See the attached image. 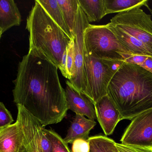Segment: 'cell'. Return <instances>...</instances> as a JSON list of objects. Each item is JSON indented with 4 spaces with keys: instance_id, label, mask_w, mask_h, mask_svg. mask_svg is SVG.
Listing matches in <instances>:
<instances>
[{
    "instance_id": "obj_1",
    "label": "cell",
    "mask_w": 152,
    "mask_h": 152,
    "mask_svg": "<svg viewBox=\"0 0 152 152\" xmlns=\"http://www.w3.org/2000/svg\"><path fill=\"white\" fill-rule=\"evenodd\" d=\"M58 70L48 60L28 53L19 62L13 81L14 102L44 127L62 121L69 110Z\"/></svg>"
},
{
    "instance_id": "obj_2",
    "label": "cell",
    "mask_w": 152,
    "mask_h": 152,
    "mask_svg": "<svg viewBox=\"0 0 152 152\" xmlns=\"http://www.w3.org/2000/svg\"><path fill=\"white\" fill-rule=\"evenodd\" d=\"M107 95L119 111L121 121L132 120L152 108V74L124 62L111 80Z\"/></svg>"
},
{
    "instance_id": "obj_3",
    "label": "cell",
    "mask_w": 152,
    "mask_h": 152,
    "mask_svg": "<svg viewBox=\"0 0 152 152\" xmlns=\"http://www.w3.org/2000/svg\"><path fill=\"white\" fill-rule=\"evenodd\" d=\"M26 29L30 34L28 53L53 63L67 78L66 58L71 39L37 0L27 18Z\"/></svg>"
},
{
    "instance_id": "obj_4",
    "label": "cell",
    "mask_w": 152,
    "mask_h": 152,
    "mask_svg": "<svg viewBox=\"0 0 152 152\" xmlns=\"http://www.w3.org/2000/svg\"><path fill=\"white\" fill-rule=\"evenodd\" d=\"M124 61L94 57L84 49V88L83 94L94 104L107 95L108 86Z\"/></svg>"
},
{
    "instance_id": "obj_5",
    "label": "cell",
    "mask_w": 152,
    "mask_h": 152,
    "mask_svg": "<svg viewBox=\"0 0 152 152\" xmlns=\"http://www.w3.org/2000/svg\"><path fill=\"white\" fill-rule=\"evenodd\" d=\"M83 40L85 51L94 57L124 61L131 55L121 45L107 24H90L84 30Z\"/></svg>"
},
{
    "instance_id": "obj_6",
    "label": "cell",
    "mask_w": 152,
    "mask_h": 152,
    "mask_svg": "<svg viewBox=\"0 0 152 152\" xmlns=\"http://www.w3.org/2000/svg\"><path fill=\"white\" fill-rule=\"evenodd\" d=\"M108 24L152 49V16L140 7L118 13Z\"/></svg>"
},
{
    "instance_id": "obj_7",
    "label": "cell",
    "mask_w": 152,
    "mask_h": 152,
    "mask_svg": "<svg viewBox=\"0 0 152 152\" xmlns=\"http://www.w3.org/2000/svg\"><path fill=\"white\" fill-rule=\"evenodd\" d=\"M90 24L86 15L79 7L74 29L75 75L71 80L66 83L72 86L75 91L83 94L84 88V54L83 33Z\"/></svg>"
},
{
    "instance_id": "obj_8",
    "label": "cell",
    "mask_w": 152,
    "mask_h": 152,
    "mask_svg": "<svg viewBox=\"0 0 152 152\" xmlns=\"http://www.w3.org/2000/svg\"><path fill=\"white\" fill-rule=\"evenodd\" d=\"M121 144L152 147V108L133 118L121 138Z\"/></svg>"
},
{
    "instance_id": "obj_9",
    "label": "cell",
    "mask_w": 152,
    "mask_h": 152,
    "mask_svg": "<svg viewBox=\"0 0 152 152\" xmlns=\"http://www.w3.org/2000/svg\"><path fill=\"white\" fill-rule=\"evenodd\" d=\"M17 121L23 134V140L19 152H42L41 134L44 128L36 118L23 107L17 105Z\"/></svg>"
},
{
    "instance_id": "obj_10",
    "label": "cell",
    "mask_w": 152,
    "mask_h": 152,
    "mask_svg": "<svg viewBox=\"0 0 152 152\" xmlns=\"http://www.w3.org/2000/svg\"><path fill=\"white\" fill-rule=\"evenodd\" d=\"M97 120L106 136L113 133L119 122L121 121L118 109L107 95L95 104Z\"/></svg>"
},
{
    "instance_id": "obj_11",
    "label": "cell",
    "mask_w": 152,
    "mask_h": 152,
    "mask_svg": "<svg viewBox=\"0 0 152 152\" xmlns=\"http://www.w3.org/2000/svg\"><path fill=\"white\" fill-rule=\"evenodd\" d=\"M65 95L68 109L75 114L86 116L90 120L97 119L95 104L84 94L79 93L66 83Z\"/></svg>"
},
{
    "instance_id": "obj_12",
    "label": "cell",
    "mask_w": 152,
    "mask_h": 152,
    "mask_svg": "<svg viewBox=\"0 0 152 152\" xmlns=\"http://www.w3.org/2000/svg\"><path fill=\"white\" fill-rule=\"evenodd\" d=\"M23 140V131L17 121L0 129V152H19Z\"/></svg>"
},
{
    "instance_id": "obj_13",
    "label": "cell",
    "mask_w": 152,
    "mask_h": 152,
    "mask_svg": "<svg viewBox=\"0 0 152 152\" xmlns=\"http://www.w3.org/2000/svg\"><path fill=\"white\" fill-rule=\"evenodd\" d=\"M22 16L14 0L0 1V38L6 31L14 26H19Z\"/></svg>"
},
{
    "instance_id": "obj_14",
    "label": "cell",
    "mask_w": 152,
    "mask_h": 152,
    "mask_svg": "<svg viewBox=\"0 0 152 152\" xmlns=\"http://www.w3.org/2000/svg\"><path fill=\"white\" fill-rule=\"evenodd\" d=\"M96 124L95 120L75 114L64 140L67 144H72L75 140L80 139L88 140L91 131Z\"/></svg>"
},
{
    "instance_id": "obj_15",
    "label": "cell",
    "mask_w": 152,
    "mask_h": 152,
    "mask_svg": "<svg viewBox=\"0 0 152 152\" xmlns=\"http://www.w3.org/2000/svg\"><path fill=\"white\" fill-rule=\"evenodd\" d=\"M54 22L70 39H74L67 26L57 0H37Z\"/></svg>"
},
{
    "instance_id": "obj_16",
    "label": "cell",
    "mask_w": 152,
    "mask_h": 152,
    "mask_svg": "<svg viewBox=\"0 0 152 152\" xmlns=\"http://www.w3.org/2000/svg\"><path fill=\"white\" fill-rule=\"evenodd\" d=\"M79 2L89 23L99 22L106 15L104 0H79Z\"/></svg>"
},
{
    "instance_id": "obj_17",
    "label": "cell",
    "mask_w": 152,
    "mask_h": 152,
    "mask_svg": "<svg viewBox=\"0 0 152 152\" xmlns=\"http://www.w3.org/2000/svg\"><path fill=\"white\" fill-rule=\"evenodd\" d=\"M65 21L74 38V29L80 7L79 0H57Z\"/></svg>"
},
{
    "instance_id": "obj_18",
    "label": "cell",
    "mask_w": 152,
    "mask_h": 152,
    "mask_svg": "<svg viewBox=\"0 0 152 152\" xmlns=\"http://www.w3.org/2000/svg\"><path fill=\"white\" fill-rule=\"evenodd\" d=\"M147 0H104L106 15L125 12L148 5Z\"/></svg>"
},
{
    "instance_id": "obj_19",
    "label": "cell",
    "mask_w": 152,
    "mask_h": 152,
    "mask_svg": "<svg viewBox=\"0 0 152 152\" xmlns=\"http://www.w3.org/2000/svg\"><path fill=\"white\" fill-rule=\"evenodd\" d=\"M89 152H120L116 146V142L106 136L96 135L89 137Z\"/></svg>"
},
{
    "instance_id": "obj_20",
    "label": "cell",
    "mask_w": 152,
    "mask_h": 152,
    "mask_svg": "<svg viewBox=\"0 0 152 152\" xmlns=\"http://www.w3.org/2000/svg\"><path fill=\"white\" fill-rule=\"evenodd\" d=\"M43 131L52 143V152H72L68 147V144L54 130L47 129L44 127Z\"/></svg>"
},
{
    "instance_id": "obj_21",
    "label": "cell",
    "mask_w": 152,
    "mask_h": 152,
    "mask_svg": "<svg viewBox=\"0 0 152 152\" xmlns=\"http://www.w3.org/2000/svg\"><path fill=\"white\" fill-rule=\"evenodd\" d=\"M124 62L137 65L152 74V56L147 55H130Z\"/></svg>"
},
{
    "instance_id": "obj_22",
    "label": "cell",
    "mask_w": 152,
    "mask_h": 152,
    "mask_svg": "<svg viewBox=\"0 0 152 152\" xmlns=\"http://www.w3.org/2000/svg\"><path fill=\"white\" fill-rule=\"evenodd\" d=\"M74 39H72L66 51V69L67 78L71 80L73 78L75 75V59L74 51Z\"/></svg>"
},
{
    "instance_id": "obj_23",
    "label": "cell",
    "mask_w": 152,
    "mask_h": 152,
    "mask_svg": "<svg viewBox=\"0 0 152 152\" xmlns=\"http://www.w3.org/2000/svg\"><path fill=\"white\" fill-rule=\"evenodd\" d=\"M14 119L10 112L7 109L3 102L0 103V129L13 124Z\"/></svg>"
},
{
    "instance_id": "obj_24",
    "label": "cell",
    "mask_w": 152,
    "mask_h": 152,
    "mask_svg": "<svg viewBox=\"0 0 152 152\" xmlns=\"http://www.w3.org/2000/svg\"><path fill=\"white\" fill-rule=\"evenodd\" d=\"M120 152H152V147L130 145L121 143H116Z\"/></svg>"
},
{
    "instance_id": "obj_25",
    "label": "cell",
    "mask_w": 152,
    "mask_h": 152,
    "mask_svg": "<svg viewBox=\"0 0 152 152\" xmlns=\"http://www.w3.org/2000/svg\"><path fill=\"white\" fill-rule=\"evenodd\" d=\"M72 152H89V144L88 140L83 139H77L72 143Z\"/></svg>"
},
{
    "instance_id": "obj_26",
    "label": "cell",
    "mask_w": 152,
    "mask_h": 152,
    "mask_svg": "<svg viewBox=\"0 0 152 152\" xmlns=\"http://www.w3.org/2000/svg\"><path fill=\"white\" fill-rule=\"evenodd\" d=\"M41 146L42 152H52L53 146L52 143L43 131V129L41 134Z\"/></svg>"
},
{
    "instance_id": "obj_27",
    "label": "cell",
    "mask_w": 152,
    "mask_h": 152,
    "mask_svg": "<svg viewBox=\"0 0 152 152\" xmlns=\"http://www.w3.org/2000/svg\"><path fill=\"white\" fill-rule=\"evenodd\" d=\"M145 7H146L148 9V10H149V11H150L152 18V10L151 9H150V8H149V6H148V5H146V6Z\"/></svg>"
}]
</instances>
